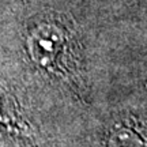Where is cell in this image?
I'll return each mask as SVG.
<instances>
[{
    "label": "cell",
    "mask_w": 147,
    "mask_h": 147,
    "mask_svg": "<svg viewBox=\"0 0 147 147\" xmlns=\"http://www.w3.org/2000/svg\"><path fill=\"white\" fill-rule=\"evenodd\" d=\"M0 129L8 135L22 139H32L33 127L26 120L12 95L0 86Z\"/></svg>",
    "instance_id": "7a4b0ae2"
},
{
    "label": "cell",
    "mask_w": 147,
    "mask_h": 147,
    "mask_svg": "<svg viewBox=\"0 0 147 147\" xmlns=\"http://www.w3.org/2000/svg\"><path fill=\"white\" fill-rule=\"evenodd\" d=\"M106 147H146L136 132L129 127L119 125L112 129L106 140Z\"/></svg>",
    "instance_id": "3957f363"
},
{
    "label": "cell",
    "mask_w": 147,
    "mask_h": 147,
    "mask_svg": "<svg viewBox=\"0 0 147 147\" xmlns=\"http://www.w3.org/2000/svg\"><path fill=\"white\" fill-rule=\"evenodd\" d=\"M26 52L32 63L40 69L63 75L71 53V37L59 22H40L27 33Z\"/></svg>",
    "instance_id": "6da1fadb"
}]
</instances>
